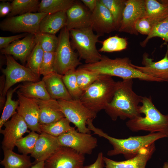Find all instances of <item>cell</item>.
I'll return each mask as SVG.
<instances>
[{
    "mask_svg": "<svg viewBox=\"0 0 168 168\" xmlns=\"http://www.w3.org/2000/svg\"><path fill=\"white\" fill-rule=\"evenodd\" d=\"M133 79L123 80L117 82L112 99L105 110L113 121L118 118L131 119L141 116L139 110L142 96L133 91Z\"/></svg>",
    "mask_w": 168,
    "mask_h": 168,
    "instance_id": "6da1fadb",
    "label": "cell"
},
{
    "mask_svg": "<svg viewBox=\"0 0 168 168\" xmlns=\"http://www.w3.org/2000/svg\"><path fill=\"white\" fill-rule=\"evenodd\" d=\"M92 119L87 122V127L94 134L107 139L113 147L107 155L113 156L122 154L126 159L135 156L143 148L147 147L160 139L168 137V135L163 132L150 133L143 136H131L125 139L116 138L108 135L101 129L96 127Z\"/></svg>",
    "mask_w": 168,
    "mask_h": 168,
    "instance_id": "7a4b0ae2",
    "label": "cell"
},
{
    "mask_svg": "<svg viewBox=\"0 0 168 168\" xmlns=\"http://www.w3.org/2000/svg\"><path fill=\"white\" fill-rule=\"evenodd\" d=\"M128 57L111 59L102 55L99 61L92 63L83 64L79 67L101 75L117 77L123 80L138 79L148 82H160L157 79L145 74L133 67Z\"/></svg>",
    "mask_w": 168,
    "mask_h": 168,
    "instance_id": "3957f363",
    "label": "cell"
},
{
    "mask_svg": "<svg viewBox=\"0 0 168 168\" xmlns=\"http://www.w3.org/2000/svg\"><path fill=\"white\" fill-rule=\"evenodd\" d=\"M141 103L139 112L145 116L128 120L126 123L127 127L133 132L144 131L152 133L163 132L168 135V114H162L150 97H142Z\"/></svg>",
    "mask_w": 168,
    "mask_h": 168,
    "instance_id": "277c9868",
    "label": "cell"
},
{
    "mask_svg": "<svg viewBox=\"0 0 168 168\" xmlns=\"http://www.w3.org/2000/svg\"><path fill=\"white\" fill-rule=\"evenodd\" d=\"M117 82L112 77L101 75L83 93L80 99L81 103L92 111L97 113L105 109L111 100Z\"/></svg>",
    "mask_w": 168,
    "mask_h": 168,
    "instance_id": "5b68a950",
    "label": "cell"
},
{
    "mask_svg": "<svg viewBox=\"0 0 168 168\" xmlns=\"http://www.w3.org/2000/svg\"><path fill=\"white\" fill-rule=\"evenodd\" d=\"M93 31L91 26L69 30L72 46L77 50L79 57L84 60L86 64L96 63L102 57L96 47V43L101 35L94 34Z\"/></svg>",
    "mask_w": 168,
    "mask_h": 168,
    "instance_id": "8992f818",
    "label": "cell"
},
{
    "mask_svg": "<svg viewBox=\"0 0 168 168\" xmlns=\"http://www.w3.org/2000/svg\"><path fill=\"white\" fill-rule=\"evenodd\" d=\"M58 38L54 71L63 75L70 70L76 69V68L82 63L72 46L69 30L66 27L61 30Z\"/></svg>",
    "mask_w": 168,
    "mask_h": 168,
    "instance_id": "52a82bcc",
    "label": "cell"
},
{
    "mask_svg": "<svg viewBox=\"0 0 168 168\" xmlns=\"http://www.w3.org/2000/svg\"><path fill=\"white\" fill-rule=\"evenodd\" d=\"M57 100L65 117L75 125L78 131L90 133L91 131L87 127V122L89 119L95 118L97 114L85 106L80 100Z\"/></svg>",
    "mask_w": 168,
    "mask_h": 168,
    "instance_id": "ba28073f",
    "label": "cell"
},
{
    "mask_svg": "<svg viewBox=\"0 0 168 168\" xmlns=\"http://www.w3.org/2000/svg\"><path fill=\"white\" fill-rule=\"evenodd\" d=\"M46 13H29L7 17L0 23L1 30L14 33L35 34L39 32V26Z\"/></svg>",
    "mask_w": 168,
    "mask_h": 168,
    "instance_id": "9c48e42d",
    "label": "cell"
},
{
    "mask_svg": "<svg viewBox=\"0 0 168 168\" xmlns=\"http://www.w3.org/2000/svg\"><path fill=\"white\" fill-rule=\"evenodd\" d=\"M5 55L6 67L2 70L5 77L3 90V96L5 97L11 87L17 83L36 82L40 80V78L29 68L19 63L12 56Z\"/></svg>",
    "mask_w": 168,
    "mask_h": 168,
    "instance_id": "30bf717a",
    "label": "cell"
},
{
    "mask_svg": "<svg viewBox=\"0 0 168 168\" xmlns=\"http://www.w3.org/2000/svg\"><path fill=\"white\" fill-rule=\"evenodd\" d=\"M61 146L71 148L84 155L91 154L97 146L96 138L89 133L80 132L75 128L58 137Z\"/></svg>",
    "mask_w": 168,
    "mask_h": 168,
    "instance_id": "8fae6325",
    "label": "cell"
},
{
    "mask_svg": "<svg viewBox=\"0 0 168 168\" xmlns=\"http://www.w3.org/2000/svg\"><path fill=\"white\" fill-rule=\"evenodd\" d=\"M85 159L84 155L71 148L61 146L44 161V168H81Z\"/></svg>",
    "mask_w": 168,
    "mask_h": 168,
    "instance_id": "7c38bea8",
    "label": "cell"
},
{
    "mask_svg": "<svg viewBox=\"0 0 168 168\" xmlns=\"http://www.w3.org/2000/svg\"><path fill=\"white\" fill-rule=\"evenodd\" d=\"M145 12V0H127L118 31L138 35L135 25L139 19L144 17Z\"/></svg>",
    "mask_w": 168,
    "mask_h": 168,
    "instance_id": "4fadbf2b",
    "label": "cell"
},
{
    "mask_svg": "<svg viewBox=\"0 0 168 168\" xmlns=\"http://www.w3.org/2000/svg\"><path fill=\"white\" fill-rule=\"evenodd\" d=\"M4 129L0 130V133L3 136L2 142V148L13 150L16 142L26 133H30L25 121L16 112L10 119L4 124Z\"/></svg>",
    "mask_w": 168,
    "mask_h": 168,
    "instance_id": "5bb4252c",
    "label": "cell"
},
{
    "mask_svg": "<svg viewBox=\"0 0 168 168\" xmlns=\"http://www.w3.org/2000/svg\"><path fill=\"white\" fill-rule=\"evenodd\" d=\"M16 93L19 104L17 113L23 118L30 131L41 133L39 123L40 111L37 102L34 99L24 96L18 90Z\"/></svg>",
    "mask_w": 168,
    "mask_h": 168,
    "instance_id": "9a60e30c",
    "label": "cell"
},
{
    "mask_svg": "<svg viewBox=\"0 0 168 168\" xmlns=\"http://www.w3.org/2000/svg\"><path fill=\"white\" fill-rule=\"evenodd\" d=\"M164 57L161 60L154 62L145 53L142 55V64L143 66L131 65L145 74L158 79L160 82L168 81V45Z\"/></svg>",
    "mask_w": 168,
    "mask_h": 168,
    "instance_id": "2e32d148",
    "label": "cell"
},
{
    "mask_svg": "<svg viewBox=\"0 0 168 168\" xmlns=\"http://www.w3.org/2000/svg\"><path fill=\"white\" fill-rule=\"evenodd\" d=\"M91 26L97 34L101 36L117 31L111 13L101 0H97L96 7L92 13Z\"/></svg>",
    "mask_w": 168,
    "mask_h": 168,
    "instance_id": "e0dca14e",
    "label": "cell"
},
{
    "mask_svg": "<svg viewBox=\"0 0 168 168\" xmlns=\"http://www.w3.org/2000/svg\"><path fill=\"white\" fill-rule=\"evenodd\" d=\"M155 150L154 143L141 149L135 156L126 160L115 161L104 156L105 167L106 168H146L147 162Z\"/></svg>",
    "mask_w": 168,
    "mask_h": 168,
    "instance_id": "ac0fdd59",
    "label": "cell"
},
{
    "mask_svg": "<svg viewBox=\"0 0 168 168\" xmlns=\"http://www.w3.org/2000/svg\"><path fill=\"white\" fill-rule=\"evenodd\" d=\"M66 13V27L69 30L91 26L92 12L79 1H75L73 4L67 10Z\"/></svg>",
    "mask_w": 168,
    "mask_h": 168,
    "instance_id": "d6986e66",
    "label": "cell"
},
{
    "mask_svg": "<svg viewBox=\"0 0 168 168\" xmlns=\"http://www.w3.org/2000/svg\"><path fill=\"white\" fill-rule=\"evenodd\" d=\"M57 137L42 132L40 134L30 156L35 159L34 164L44 161L60 147Z\"/></svg>",
    "mask_w": 168,
    "mask_h": 168,
    "instance_id": "ffe728a7",
    "label": "cell"
},
{
    "mask_svg": "<svg viewBox=\"0 0 168 168\" xmlns=\"http://www.w3.org/2000/svg\"><path fill=\"white\" fill-rule=\"evenodd\" d=\"M35 34L28 33L22 39L16 40L0 49L2 54L13 56L25 63L36 44Z\"/></svg>",
    "mask_w": 168,
    "mask_h": 168,
    "instance_id": "44dd1931",
    "label": "cell"
},
{
    "mask_svg": "<svg viewBox=\"0 0 168 168\" xmlns=\"http://www.w3.org/2000/svg\"><path fill=\"white\" fill-rule=\"evenodd\" d=\"M34 99L40 110V124L55 122L65 117L57 100L52 98L48 100Z\"/></svg>",
    "mask_w": 168,
    "mask_h": 168,
    "instance_id": "7402d4cb",
    "label": "cell"
},
{
    "mask_svg": "<svg viewBox=\"0 0 168 168\" xmlns=\"http://www.w3.org/2000/svg\"><path fill=\"white\" fill-rule=\"evenodd\" d=\"M62 75L54 72L43 77L46 89L52 99L70 100L72 98L67 89L62 78Z\"/></svg>",
    "mask_w": 168,
    "mask_h": 168,
    "instance_id": "603a6c76",
    "label": "cell"
},
{
    "mask_svg": "<svg viewBox=\"0 0 168 168\" xmlns=\"http://www.w3.org/2000/svg\"><path fill=\"white\" fill-rule=\"evenodd\" d=\"M144 16L153 26L168 18V0H145Z\"/></svg>",
    "mask_w": 168,
    "mask_h": 168,
    "instance_id": "cb8c5ba5",
    "label": "cell"
},
{
    "mask_svg": "<svg viewBox=\"0 0 168 168\" xmlns=\"http://www.w3.org/2000/svg\"><path fill=\"white\" fill-rule=\"evenodd\" d=\"M67 23L66 11L48 14L41 21L39 31L55 35L66 27Z\"/></svg>",
    "mask_w": 168,
    "mask_h": 168,
    "instance_id": "d4e9b609",
    "label": "cell"
},
{
    "mask_svg": "<svg viewBox=\"0 0 168 168\" xmlns=\"http://www.w3.org/2000/svg\"><path fill=\"white\" fill-rule=\"evenodd\" d=\"M2 149L4 157L0 164L4 168H30L34 165L28 155L19 154L12 150Z\"/></svg>",
    "mask_w": 168,
    "mask_h": 168,
    "instance_id": "484cf974",
    "label": "cell"
},
{
    "mask_svg": "<svg viewBox=\"0 0 168 168\" xmlns=\"http://www.w3.org/2000/svg\"><path fill=\"white\" fill-rule=\"evenodd\" d=\"M18 89L22 95L28 98L42 100L51 98L42 79L36 82H26L21 85Z\"/></svg>",
    "mask_w": 168,
    "mask_h": 168,
    "instance_id": "4316f807",
    "label": "cell"
},
{
    "mask_svg": "<svg viewBox=\"0 0 168 168\" xmlns=\"http://www.w3.org/2000/svg\"><path fill=\"white\" fill-rule=\"evenodd\" d=\"M40 1L38 0H14L12 9L7 17L38 12Z\"/></svg>",
    "mask_w": 168,
    "mask_h": 168,
    "instance_id": "83f0119b",
    "label": "cell"
},
{
    "mask_svg": "<svg viewBox=\"0 0 168 168\" xmlns=\"http://www.w3.org/2000/svg\"><path fill=\"white\" fill-rule=\"evenodd\" d=\"M73 0H42L38 12L53 14L66 11L74 3Z\"/></svg>",
    "mask_w": 168,
    "mask_h": 168,
    "instance_id": "f1b7e54d",
    "label": "cell"
},
{
    "mask_svg": "<svg viewBox=\"0 0 168 168\" xmlns=\"http://www.w3.org/2000/svg\"><path fill=\"white\" fill-rule=\"evenodd\" d=\"M20 85H19L13 89H10L7 93L6 99L0 119V130L4 124L17 112L19 102L18 100H13L12 97L13 94L19 89Z\"/></svg>",
    "mask_w": 168,
    "mask_h": 168,
    "instance_id": "f546056e",
    "label": "cell"
},
{
    "mask_svg": "<svg viewBox=\"0 0 168 168\" xmlns=\"http://www.w3.org/2000/svg\"><path fill=\"white\" fill-rule=\"evenodd\" d=\"M70 122L65 117L53 123L40 124L41 132H43L56 137L72 130L75 127H72Z\"/></svg>",
    "mask_w": 168,
    "mask_h": 168,
    "instance_id": "4dcf8cb0",
    "label": "cell"
},
{
    "mask_svg": "<svg viewBox=\"0 0 168 168\" xmlns=\"http://www.w3.org/2000/svg\"><path fill=\"white\" fill-rule=\"evenodd\" d=\"M127 0H101L108 9L113 18L117 31L120 26L124 10Z\"/></svg>",
    "mask_w": 168,
    "mask_h": 168,
    "instance_id": "1f68e13d",
    "label": "cell"
},
{
    "mask_svg": "<svg viewBox=\"0 0 168 168\" xmlns=\"http://www.w3.org/2000/svg\"><path fill=\"white\" fill-rule=\"evenodd\" d=\"M76 70H71L62 75L63 82L73 100H80L83 91L79 87L76 76Z\"/></svg>",
    "mask_w": 168,
    "mask_h": 168,
    "instance_id": "d6a6232c",
    "label": "cell"
},
{
    "mask_svg": "<svg viewBox=\"0 0 168 168\" xmlns=\"http://www.w3.org/2000/svg\"><path fill=\"white\" fill-rule=\"evenodd\" d=\"M102 47L99 52H113L120 51L126 49L128 45L127 39L115 35L109 37L101 42Z\"/></svg>",
    "mask_w": 168,
    "mask_h": 168,
    "instance_id": "836d02e7",
    "label": "cell"
},
{
    "mask_svg": "<svg viewBox=\"0 0 168 168\" xmlns=\"http://www.w3.org/2000/svg\"><path fill=\"white\" fill-rule=\"evenodd\" d=\"M40 134L31 131L27 135L17 140L15 143L18 152L22 154L28 155L33 152Z\"/></svg>",
    "mask_w": 168,
    "mask_h": 168,
    "instance_id": "e575fe53",
    "label": "cell"
},
{
    "mask_svg": "<svg viewBox=\"0 0 168 168\" xmlns=\"http://www.w3.org/2000/svg\"><path fill=\"white\" fill-rule=\"evenodd\" d=\"M44 53L39 44L37 42L27 61L26 67L29 68L39 78L40 76V68Z\"/></svg>",
    "mask_w": 168,
    "mask_h": 168,
    "instance_id": "d590c367",
    "label": "cell"
},
{
    "mask_svg": "<svg viewBox=\"0 0 168 168\" xmlns=\"http://www.w3.org/2000/svg\"><path fill=\"white\" fill-rule=\"evenodd\" d=\"M100 75L96 72L80 67L76 70V76L78 85L83 92L97 79Z\"/></svg>",
    "mask_w": 168,
    "mask_h": 168,
    "instance_id": "8d00e7d4",
    "label": "cell"
},
{
    "mask_svg": "<svg viewBox=\"0 0 168 168\" xmlns=\"http://www.w3.org/2000/svg\"><path fill=\"white\" fill-rule=\"evenodd\" d=\"M38 42L44 52H55L58 44V38L55 35L39 32L35 34Z\"/></svg>",
    "mask_w": 168,
    "mask_h": 168,
    "instance_id": "74e56055",
    "label": "cell"
},
{
    "mask_svg": "<svg viewBox=\"0 0 168 168\" xmlns=\"http://www.w3.org/2000/svg\"><path fill=\"white\" fill-rule=\"evenodd\" d=\"M155 37H160L168 43V18L154 26L150 34L140 43V45L142 47H145L149 41Z\"/></svg>",
    "mask_w": 168,
    "mask_h": 168,
    "instance_id": "f35d334b",
    "label": "cell"
},
{
    "mask_svg": "<svg viewBox=\"0 0 168 168\" xmlns=\"http://www.w3.org/2000/svg\"><path fill=\"white\" fill-rule=\"evenodd\" d=\"M55 52H44L41 64L40 74L44 77L54 71Z\"/></svg>",
    "mask_w": 168,
    "mask_h": 168,
    "instance_id": "ab89813d",
    "label": "cell"
},
{
    "mask_svg": "<svg viewBox=\"0 0 168 168\" xmlns=\"http://www.w3.org/2000/svg\"><path fill=\"white\" fill-rule=\"evenodd\" d=\"M153 27L150 20L145 17L139 19L135 25L136 30L138 33L147 36L150 34Z\"/></svg>",
    "mask_w": 168,
    "mask_h": 168,
    "instance_id": "60d3db41",
    "label": "cell"
},
{
    "mask_svg": "<svg viewBox=\"0 0 168 168\" xmlns=\"http://www.w3.org/2000/svg\"><path fill=\"white\" fill-rule=\"evenodd\" d=\"M27 33H23L13 36L0 37V49L7 47L13 42L19 40L20 39L23 38L28 34Z\"/></svg>",
    "mask_w": 168,
    "mask_h": 168,
    "instance_id": "b9f144b4",
    "label": "cell"
},
{
    "mask_svg": "<svg viewBox=\"0 0 168 168\" xmlns=\"http://www.w3.org/2000/svg\"><path fill=\"white\" fill-rule=\"evenodd\" d=\"M103 157L102 152H99L96 160L93 163L88 166H83L81 168H103L105 166Z\"/></svg>",
    "mask_w": 168,
    "mask_h": 168,
    "instance_id": "7bdbcfd3",
    "label": "cell"
},
{
    "mask_svg": "<svg viewBox=\"0 0 168 168\" xmlns=\"http://www.w3.org/2000/svg\"><path fill=\"white\" fill-rule=\"evenodd\" d=\"M11 3L9 2L3 1L0 3V17L8 16L12 10Z\"/></svg>",
    "mask_w": 168,
    "mask_h": 168,
    "instance_id": "ee69618b",
    "label": "cell"
},
{
    "mask_svg": "<svg viewBox=\"0 0 168 168\" xmlns=\"http://www.w3.org/2000/svg\"><path fill=\"white\" fill-rule=\"evenodd\" d=\"M5 78L4 76H2L0 77V107L1 110H3L5 104L6 100L3 96V90L4 87Z\"/></svg>",
    "mask_w": 168,
    "mask_h": 168,
    "instance_id": "f6af8a7d",
    "label": "cell"
},
{
    "mask_svg": "<svg viewBox=\"0 0 168 168\" xmlns=\"http://www.w3.org/2000/svg\"><path fill=\"white\" fill-rule=\"evenodd\" d=\"M98 0H81L83 4L92 13L95 10Z\"/></svg>",
    "mask_w": 168,
    "mask_h": 168,
    "instance_id": "bcb514c9",
    "label": "cell"
},
{
    "mask_svg": "<svg viewBox=\"0 0 168 168\" xmlns=\"http://www.w3.org/2000/svg\"><path fill=\"white\" fill-rule=\"evenodd\" d=\"M30 168H44V161H42L34 164Z\"/></svg>",
    "mask_w": 168,
    "mask_h": 168,
    "instance_id": "7dc6e473",
    "label": "cell"
},
{
    "mask_svg": "<svg viewBox=\"0 0 168 168\" xmlns=\"http://www.w3.org/2000/svg\"><path fill=\"white\" fill-rule=\"evenodd\" d=\"M161 168H168V162H165Z\"/></svg>",
    "mask_w": 168,
    "mask_h": 168,
    "instance_id": "c3c4849f",
    "label": "cell"
}]
</instances>
